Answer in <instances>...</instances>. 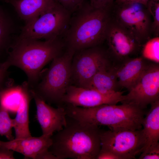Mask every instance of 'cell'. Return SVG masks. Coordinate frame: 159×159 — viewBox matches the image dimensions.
I'll use <instances>...</instances> for the list:
<instances>
[{
    "label": "cell",
    "instance_id": "6da1fadb",
    "mask_svg": "<svg viewBox=\"0 0 159 159\" xmlns=\"http://www.w3.org/2000/svg\"><path fill=\"white\" fill-rule=\"evenodd\" d=\"M66 47L63 37L41 41L18 37L13 41L6 62L23 70L26 74L30 88L39 79L44 67L61 54Z\"/></svg>",
    "mask_w": 159,
    "mask_h": 159
},
{
    "label": "cell",
    "instance_id": "7a4b0ae2",
    "mask_svg": "<svg viewBox=\"0 0 159 159\" xmlns=\"http://www.w3.org/2000/svg\"><path fill=\"white\" fill-rule=\"evenodd\" d=\"M66 125L51 136L49 150L57 159H96L101 148V130L67 115Z\"/></svg>",
    "mask_w": 159,
    "mask_h": 159
},
{
    "label": "cell",
    "instance_id": "3957f363",
    "mask_svg": "<svg viewBox=\"0 0 159 159\" xmlns=\"http://www.w3.org/2000/svg\"><path fill=\"white\" fill-rule=\"evenodd\" d=\"M111 10L96 9L85 1L71 15L63 38L66 47L75 52L100 46L105 40Z\"/></svg>",
    "mask_w": 159,
    "mask_h": 159
},
{
    "label": "cell",
    "instance_id": "277c9868",
    "mask_svg": "<svg viewBox=\"0 0 159 159\" xmlns=\"http://www.w3.org/2000/svg\"><path fill=\"white\" fill-rule=\"evenodd\" d=\"M67 116L80 122L107 126L112 130H135L142 128L145 112L133 104H104L90 107L67 105Z\"/></svg>",
    "mask_w": 159,
    "mask_h": 159
},
{
    "label": "cell",
    "instance_id": "5b68a950",
    "mask_svg": "<svg viewBox=\"0 0 159 159\" xmlns=\"http://www.w3.org/2000/svg\"><path fill=\"white\" fill-rule=\"evenodd\" d=\"M75 52L66 48L54 58L48 70L31 88L46 102L62 106V100L70 85L71 63Z\"/></svg>",
    "mask_w": 159,
    "mask_h": 159
},
{
    "label": "cell",
    "instance_id": "8992f818",
    "mask_svg": "<svg viewBox=\"0 0 159 159\" xmlns=\"http://www.w3.org/2000/svg\"><path fill=\"white\" fill-rule=\"evenodd\" d=\"M71 15L56 0L38 17L26 23L19 37L45 40L63 37Z\"/></svg>",
    "mask_w": 159,
    "mask_h": 159
},
{
    "label": "cell",
    "instance_id": "52a82bcc",
    "mask_svg": "<svg viewBox=\"0 0 159 159\" xmlns=\"http://www.w3.org/2000/svg\"><path fill=\"white\" fill-rule=\"evenodd\" d=\"M111 12L112 19L131 34L142 46L151 38L152 17L146 5L115 1Z\"/></svg>",
    "mask_w": 159,
    "mask_h": 159
},
{
    "label": "cell",
    "instance_id": "ba28073f",
    "mask_svg": "<svg viewBox=\"0 0 159 159\" xmlns=\"http://www.w3.org/2000/svg\"><path fill=\"white\" fill-rule=\"evenodd\" d=\"M111 62L107 50L100 45L76 51L71 63V81L75 86L87 88L94 75Z\"/></svg>",
    "mask_w": 159,
    "mask_h": 159
},
{
    "label": "cell",
    "instance_id": "9c48e42d",
    "mask_svg": "<svg viewBox=\"0 0 159 159\" xmlns=\"http://www.w3.org/2000/svg\"><path fill=\"white\" fill-rule=\"evenodd\" d=\"M101 149L109 151L120 159L135 158L142 152L145 141L142 129L132 130H101Z\"/></svg>",
    "mask_w": 159,
    "mask_h": 159
},
{
    "label": "cell",
    "instance_id": "30bf717a",
    "mask_svg": "<svg viewBox=\"0 0 159 159\" xmlns=\"http://www.w3.org/2000/svg\"><path fill=\"white\" fill-rule=\"evenodd\" d=\"M159 100V63L149 62L122 103L133 104L143 109Z\"/></svg>",
    "mask_w": 159,
    "mask_h": 159
},
{
    "label": "cell",
    "instance_id": "8fae6325",
    "mask_svg": "<svg viewBox=\"0 0 159 159\" xmlns=\"http://www.w3.org/2000/svg\"><path fill=\"white\" fill-rule=\"evenodd\" d=\"M105 40L108 54L113 64L120 62L139 51L142 46L129 32L112 18Z\"/></svg>",
    "mask_w": 159,
    "mask_h": 159
},
{
    "label": "cell",
    "instance_id": "7c38bea8",
    "mask_svg": "<svg viewBox=\"0 0 159 159\" xmlns=\"http://www.w3.org/2000/svg\"><path fill=\"white\" fill-rule=\"evenodd\" d=\"M124 91L105 93L96 90L70 85L62 100L63 104L83 107L104 104H117L124 99Z\"/></svg>",
    "mask_w": 159,
    "mask_h": 159
},
{
    "label": "cell",
    "instance_id": "4fadbf2b",
    "mask_svg": "<svg viewBox=\"0 0 159 159\" xmlns=\"http://www.w3.org/2000/svg\"><path fill=\"white\" fill-rule=\"evenodd\" d=\"M51 136L42 135L14 138L8 141L0 140V148L11 150L33 159H57L49 150L52 143Z\"/></svg>",
    "mask_w": 159,
    "mask_h": 159
},
{
    "label": "cell",
    "instance_id": "5bb4252c",
    "mask_svg": "<svg viewBox=\"0 0 159 159\" xmlns=\"http://www.w3.org/2000/svg\"><path fill=\"white\" fill-rule=\"evenodd\" d=\"M36 107V118L42 134L52 136L54 133L62 130L67 123V114L63 106L55 108L47 104L29 88Z\"/></svg>",
    "mask_w": 159,
    "mask_h": 159
},
{
    "label": "cell",
    "instance_id": "9a60e30c",
    "mask_svg": "<svg viewBox=\"0 0 159 159\" xmlns=\"http://www.w3.org/2000/svg\"><path fill=\"white\" fill-rule=\"evenodd\" d=\"M142 56L128 57L122 62L113 64V68L120 87L128 91L135 84L149 62Z\"/></svg>",
    "mask_w": 159,
    "mask_h": 159
},
{
    "label": "cell",
    "instance_id": "2e32d148",
    "mask_svg": "<svg viewBox=\"0 0 159 159\" xmlns=\"http://www.w3.org/2000/svg\"><path fill=\"white\" fill-rule=\"evenodd\" d=\"M22 85V89L16 115L13 119L15 138L32 136L29 127V110L32 97L27 82H24Z\"/></svg>",
    "mask_w": 159,
    "mask_h": 159
},
{
    "label": "cell",
    "instance_id": "e0dca14e",
    "mask_svg": "<svg viewBox=\"0 0 159 159\" xmlns=\"http://www.w3.org/2000/svg\"><path fill=\"white\" fill-rule=\"evenodd\" d=\"M150 105V108L144 117L142 123L145 141L143 153L159 145V100Z\"/></svg>",
    "mask_w": 159,
    "mask_h": 159
},
{
    "label": "cell",
    "instance_id": "ac0fdd59",
    "mask_svg": "<svg viewBox=\"0 0 159 159\" xmlns=\"http://www.w3.org/2000/svg\"><path fill=\"white\" fill-rule=\"evenodd\" d=\"M56 0H6L25 24L38 17Z\"/></svg>",
    "mask_w": 159,
    "mask_h": 159
},
{
    "label": "cell",
    "instance_id": "d6986e66",
    "mask_svg": "<svg viewBox=\"0 0 159 159\" xmlns=\"http://www.w3.org/2000/svg\"><path fill=\"white\" fill-rule=\"evenodd\" d=\"M120 87L112 63L103 67L93 77L87 88L105 93L119 91Z\"/></svg>",
    "mask_w": 159,
    "mask_h": 159
},
{
    "label": "cell",
    "instance_id": "ffe728a7",
    "mask_svg": "<svg viewBox=\"0 0 159 159\" xmlns=\"http://www.w3.org/2000/svg\"><path fill=\"white\" fill-rule=\"evenodd\" d=\"M13 25L10 16L0 4V55L8 53L13 41Z\"/></svg>",
    "mask_w": 159,
    "mask_h": 159
},
{
    "label": "cell",
    "instance_id": "44dd1931",
    "mask_svg": "<svg viewBox=\"0 0 159 159\" xmlns=\"http://www.w3.org/2000/svg\"><path fill=\"white\" fill-rule=\"evenodd\" d=\"M22 89V85L13 86L0 91V105L9 111L18 107Z\"/></svg>",
    "mask_w": 159,
    "mask_h": 159
},
{
    "label": "cell",
    "instance_id": "7402d4cb",
    "mask_svg": "<svg viewBox=\"0 0 159 159\" xmlns=\"http://www.w3.org/2000/svg\"><path fill=\"white\" fill-rule=\"evenodd\" d=\"M142 56L147 59L159 63V37L148 40L142 46Z\"/></svg>",
    "mask_w": 159,
    "mask_h": 159
},
{
    "label": "cell",
    "instance_id": "603a6c76",
    "mask_svg": "<svg viewBox=\"0 0 159 159\" xmlns=\"http://www.w3.org/2000/svg\"><path fill=\"white\" fill-rule=\"evenodd\" d=\"M9 111L0 105V135L5 136L9 140L14 139L12 134L13 119L10 118Z\"/></svg>",
    "mask_w": 159,
    "mask_h": 159
},
{
    "label": "cell",
    "instance_id": "cb8c5ba5",
    "mask_svg": "<svg viewBox=\"0 0 159 159\" xmlns=\"http://www.w3.org/2000/svg\"><path fill=\"white\" fill-rule=\"evenodd\" d=\"M146 7L153 18L152 33L154 37L159 36V0H149Z\"/></svg>",
    "mask_w": 159,
    "mask_h": 159
},
{
    "label": "cell",
    "instance_id": "d4e9b609",
    "mask_svg": "<svg viewBox=\"0 0 159 159\" xmlns=\"http://www.w3.org/2000/svg\"><path fill=\"white\" fill-rule=\"evenodd\" d=\"M72 14L82 5L85 0H56Z\"/></svg>",
    "mask_w": 159,
    "mask_h": 159
},
{
    "label": "cell",
    "instance_id": "484cf974",
    "mask_svg": "<svg viewBox=\"0 0 159 159\" xmlns=\"http://www.w3.org/2000/svg\"><path fill=\"white\" fill-rule=\"evenodd\" d=\"M115 0H90V3L93 8L111 10Z\"/></svg>",
    "mask_w": 159,
    "mask_h": 159
},
{
    "label": "cell",
    "instance_id": "4316f807",
    "mask_svg": "<svg viewBox=\"0 0 159 159\" xmlns=\"http://www.w3.org/2000/svg\"><path fill=\"white\" fill-rule=\"evenodd\" d=\"M140 159H159V145L151 148L147 152L141 153Z\"/></svg>",
    "mask_w": 159,
    "mask_h": 159
},
{
    "label": "cell",
    "instance_id": "83f0119b",
    "mask_svg": "<svg viewBox=\"0 0 159 159\" xmlns=\"http://www.w3.org/2000/svg\"><path fill=\"white\" fill-rule=\"evenodd\" d=\"M96 159H120V158L109 151L101 149Z\"/></svg>",
    "mask_w": 159,
    "mask_h": 159
},
{
    "label": "cell",
    "instance_id": "f1b7e54d",
    "mask_svg": "<svg viewBox=\"0 0 159 159\" xmlns=\"http://www.w3.org/2000/svg\"><path fill=\"white\" fill-rule=\"evenodd\" d=\"M9 67L5 61L0 62V88L6 78L7 69Z\"/></svg>",
    "mask_w": 159,
    "mask_h": 159
},
{
    "label": "cell",
    "instance_id": "f546056e",
    "mask_svg": "<svg viewBox=\"0 0 159 159\" xmlns=\"http://www.w3.org/2000/svg\"><path fill=\"white\" fill-rule=\"evenodd\" d=\"M14 151L6 149L0 148V159H14Z\"/></svg>",
    "mask_w": 159,
    "mask_h": 159
},
{
    "label": "cell",
    "instance_id": "4dcf8cb0",
    "mask_svg": "<svg viewBox=\"0 0 159 159\" xmlns=\"http://www.w3.org/2000/svg\"><path fill=\"white\" fill-rule=\"evenodd\" d=\"M149 0H116L117 2H132L143 4L146 6Z\"/></svg>",
    "mask_w": 159,
    "mask_h": 159
},
{
    "label": "cell",
    "instance_id": "1f68e13d",
    "mask_svg": "<svg viewBox=\"0 0 159 159\" xmlns=\"http://www.w3.org/2000/svg\"><path fill=\"white\" fill-rule=\"evenodd\" d=\"M2 0V1H4L5 2V1H6V0Z\"/></svg>",
    "mask_w": 159,
    "mask_h": 159
}]
</instances>
